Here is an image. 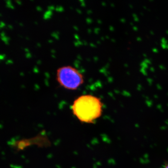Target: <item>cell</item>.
I'll list each match as a JSON object with an SVG mask.
<instances>
[{
  "label": "cell",
  "mask_w": 168,
  "mask_h": 168,
  "mask_svg": "<svg viewBox=\"0 0 168 168\" xmlns=\"http://www.w3.org/2000/svg\"><path fill=\"white\" fill-rule=\"evenodd\" d=\"M103 105L99 98L91 94H84L73 102L72 111L74 116L83 123H93L102 113Z\"/></svg>",
  "instance_id": "obj_1"
},
{
  "label": "cell",
  "mask_w": 168,
  "mask_h": 168,
  "mask_svg": "<svg viewBox=\"0 0 168 168\" xmlns=\"http://www.w3.org/2000/svg\"><path fill=\"white\" fill-rule=\"evenodd\" d=\"M56 79L61 87L69 90H75L84 83L81 73L74 67L64 66L58 69Z\"/></svg>",
  "instance_id": "obj_2"
},
{
  "label": "cell",
  "mask_w": 168,
  "mask_h": 168,
  "mask_svg": "<svg viewBox=\"0 0 168 168\" xmlns=\"http://www.w3.org/2000/svg\"><path fill=\"white\" fill-rule=\"evenodd\" d=\"M168 168V164L165 166V168Z\"/></svg>",
  "instance_id": "obj_3"
}]
</instances>
